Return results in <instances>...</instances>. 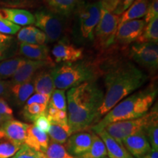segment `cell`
<instances>
[{"label":"cell","mask_w":158,"mask_h":158,"mask_svg":"<svg viewBox=\"0 0 158 158\" xmlns=\"http://www.w3.org/2000/svg\"><path fill=\"white\" fill-rule=\"evenodd\" d=\"M104 93L95 83L87 81L69 89L68 122L71 133L82 132L97 122Z\"/></svg>","instance_id":"obj_1"},{"label":"cell","mask_w":158,"mask_h":158,"mask_svg":"<svg viewBox=\"0 0 158 158\" xmlns=\"http://www.w3.org/2000/svg\"><path fill=\"white\" fill-rule=\"evenodd\" d=\"M147 80V76L131 62H119L112 66L105 75L106 93L97 122L124 98L141 87Z\"/></svg>","instance_id":"obj_2"},{"label":"cell","mask_w":158,"mask_h":158,"mask_svg":"<svg viewBox=\"0 0 158 158\" xmlns=\"http://www.w3.org/2000/svg\"><path fill=\"white\" fill-rule=\"evenodd\" d=\"M157 88L150 86L135 92L116 104L104 117L96 123L92 130L98 133L103 130L106 125L113 122L137 118L149 111L157 96Z\"/></svg>","instance_id":"obj_3"},{"label":"cell","mask_w":158,"mask_h":158,"mask_svg":"<svg viewBox=\"0 0 158 158\" xmlns=\"http://www.w3.org/2000/svg\"><path fill=\"white\" fill-rule=\"evenodd\" d=\"M51 71L55 87L62 90L70 89L83 83L91 81L96 77L93 67L84 62L65 63Z\"/></svg>","instance_id":"obj_4"},{"label":"cell","mask_w":158,"mask_h":158,"mask_svg":"<svg viewBox=\"0 0 158 158\" xmlns=\"http://www.w3.org/2000/svg\"><path fill=\"white\" fill-rule=\"evenodd\" d=\"M157 106L156 105L149 112L141 117L110 123L105 127L104 130L116 141L122 143L124 138L138 132L144 131L149 124L157 120Z\"/></svg>","instance_id":"obj_5"},{"label":"cell","mask_w":158,"mask_h":158,"mask_svg":"<svg viewBox=\"0 0 158 158\" xmlns=\"http://www.w3.org/2000/svg\"><path fill=\"white\" fill-rule=\"evenodd\" d=\"M119 21L120 15L101 9L100 21L93 32L99 48H106L114 43Z\"/></svg>","instance_id":"obj_6"},{"label":"cell","mask_w":158,"mask_h":158,"mask_svg":"<svg viewBox=\"0 0 158 158\" xmlns=\"http://www.w3.org/2000/svg\"><path fill=\"white\" fill-rule=\"evenodd\" d=\"M35 24L45 35L47 42H56L62 37L64 23L59 15L48 10H41L35 13Z\"/></svg>","instance_id":"obj_7"},{"label":"cell","mask_w":158,"mask_h":158,"mask_svg":"<svg viewBox=\"0 0 158 158\" xmlns=\"http://www.w3.org/2000/svg\"><path fill=\"white\" fill-rule=\"evenodd\" d=\"M130 53L131 58L142 67L150 70L157 68V43L135 42L130 48Z\"/></svg>","instance_id":"obj_8"},{"label":"cell","mask_w":158,"mask_h":158,"mask_svg":"<svg viewBox=\"0 0 158 158\" xmlns=\"http://www.w3.org/2000/svg\"><path fill=\"white\" fill-rule=\"evenodd\" d=\"M102 6L100 2L87 4L78 10L80 30L83 37L93 39V32L100 21Z\"/></svg>","instance_id":"obj_9"},{"label":"cell","mask_w":158,"mask_h":158,"mask_svg":"<svg viewBox=\"0 0 158 158\" xmlns=\"http://www.w3.org/2000/svg\"><path fill=\"white\" fill-rule=\"evenodd\" d=\"M147 23L144 20L127 21L118 24L115 40L118 43L127 45L135 42L143 33Z\"/></svg>","instance_id":"obj_10"},{"label":"cell","mask_w":158,"mask_h":158,"mask_svg":"<svg viewBox=\"0 0 158 158\" xmlns=\"http://www.w3.org/2000/svg\"><path fill=\"white\" fill-rule=\"evenodd\" d=\"M122 143L134 158H141L152 149L143 131L127 136Z\"/></svg>","instance_id":"obj_11"},{"label":"cell","mask_w":158,"mask_h":158,"mask_svg":"<svg viewBox=\"0 0 158 158\" xmlns=\"http://www.w3.org/2000/svg\"><path fill=\"white\" fill-rule=\"evenodd\" d=\"M51 60H29L27 62L18 70L11 77L10 81L11 84H21L31 80L36 73L41 68L51 64Z\"/></svg>","instance_id":"obj_12"},{"label":"cell","mask_w":158,"mask_h":158,"mask_svg":"<svg viewBox=\"0 0 158 158\" xmlns=\"http://www.w3.org/2000/svg\"><path fill=\"white\" fill-rule=\"evenodd\" d=\"M29 125V124L12 118L0 126V127L5 134V139L16 145L22 146L24 144Z\"/></svg>","instance_id":"obj_13"},{"label":"cell","mask_w":158,"mask_h":158,"mask_svg":"<svg viewBox=\"0 0 158 158\" xmlns=\"http://www.w3.org/2000/svg\"><path fill=\"white\" fill-rule=\"evenodd\" d=\"M92 142V133L78 132L72 134L66 141V148L68 153L75 157L83 155L90 147Z\"/></svg>","instance_id":"obj_14"},{"label":"cell","mask_w":158,"mask_h":158,"mask_svg":"<svg viewBox=\"0 0 158 158\" xmlns=\"http://www.w3.org/2000/svg\"><path fill=\"white\" fill-rule=\"evenodd\" d=\"M52 54L56 62L72 63L82 58L83 50L68 43L60 42L54 45Z\"/></svg>","instance_id":"obj_15"},{"label":"cell","mask_w":158,"mask_h":158,"mask_svg":"<svg viewBox=\"0 0 158 158\" xmlns=\"http://www.w3.org/2000/svg\"><path fill=\"white\" fill-rule=\"evenodd\" d=\"M106 146L108 158H134L123 144L116 141L104 129L96 133Z\"/></svg>","instance_id":"obj_16"},{"label":"cell","mask_w":158,"mask_h":158,"mask_svg":"<svg viewBox=\"0 0 158 158\" xmlns=\"http://www.w3.org/2000/svg\"><path fill=\"white\" fill-rule=\"evenodd\" d=\"M49 143L48 136L40 131L34 124H29L27 131L24 144L31 149L44 154Z\"/></svg>","instance_id":"obj_17"},{"label":"cell","mask_w":158,"mask_h":158,"mask_svg":"<svg viewBox=\"0 0 158 158\" xmlns=\"http://www.w3.org/2000/svg\"><path fill=\"white\" fill-rule=\"evenodd\" d=\"M0 19L7 20L18 26L31 25L35 22L34 15L21 9L0 8Z\"/></svg>","instance_id":"obj_18"},{"label":"cell","mask_w":158,"mask_h":158,"mask_svg":"<svg viewBox=\"0 0 158 158\" xmlns=\"http://www.w3.org/2000/svg\"><path fill=\"white\" fill-rule=\"evenodd\" d=\"M34 89L36 93L51 97L55 89L54 80L51 70H42L33 78Z\"/></svg>","instance_id":"obj_19"},{"label":"cell","mask_w":158,"mask_h":158,"mask_svg":"<svg viewBox=\"0 0 158 158\" xmlns=\"http://www.w3.org/2000/svg\"><path fill=\"white\" fill-rule=\"evenodd\" d=\"M35 92L33 78L27 82L11 84L10 96L18 106H22Z\"/></svg>","instance_id":"obj_20"},{"label":"cell","mask_w":158,"mask_h":158,"mask_svg":"<svg viewBox=\"0 0 158 158\" xmlns=\"http://www.w3.org/2000/svg\"><path fill=\"white\" fill-rule=\"evenodd\" d=\"M19 51L23 56L31 60H51L49 49L45 45H35L21 43Z\"/></svg>","instance_id":"obj_21"},{"label":"cell","mask_w":158,"mask_h":158,"mask_svg":"<svg viewBox=\"0 0 158 158\" xmlns=\"http://www.w3.org/2000/svg\"><path fill=\"white\" fill-rule=\"evenodd\" d=\"M17 37L21 43L29 44L45 45L47 42L46 36L44 33L38 28L31 26L20 29Z\"/></svg>","instance_id":"obj_22"},{"label":"cell","mask_w":158,"mask_h":158,"mask_svg":"<svg viewBox=\"0 0 158 158\" xmlns=\"http://www.w3.org/2000/svg\"><path fill=\"white\" fill-rule=\"evenodd\" d=\"M148 5H149V0H135L133 3L120 15L121 16H120L119 24L125 21L136 20L145 16Z\"/></svg>","instance_id":"obj_23"},{"label":"cell","mask_w":158,"mask_h":158,"mask_svg":"<svg viewBox=\"0 0 158 158\" xmlns=\"http://www.w3.org/2000/svg\"><path fill=\"white\" fill-rule=\"evenodd\" d=\"M48 10L59 16H69L73 12L77 0H45Z\"/></svg>","instance_id":"obj_24"},{"label":"cell","mask_w":158,"mask_h":158,"mask_svg":"<svg viewBox=\"0 0 158 158\" xmlns=\"http://www.w3.org/2000/svg\"><path fill=\"white\" fill-rule=\"evenodd\" d=\"M107 156V150L101 138L96 133H92V142L86 152L76 158H105Z\"/></svg>","instance_id":"obj_25"},{"label":"cell","mask_w":158,"mask_h":158,"mask_svg":"<svg viewBox=\"0 0 158 158\" xmlns=\"http://www.w3.org/2000/svg\"><path fill=\"white\" fill-rule=\"evenodd\" d=\"M27 60L23 58H15L0 62V80L13 76Z\"/></svg>","instance_id":"obj_26"},{"label":"cell","mask_w":158,"mask_h":158,"mask_svg":"<svg viewBox=\"0 0 158 158\" xmlns=\"http://www.w3.org/2000/svg\"><path fill=\"white\" fill-rule=\"evenodd\" d=\"M48 134L51 141L61 144L66 143L68 138L72 135L68 124L61 125L57 124H51Z\"/></svg>","instance_id":"obj_27"},{"label":"cell","mask_w":158,"mask_h":158,"mask_svg":"<svg viewBox=\"0 0 158 158\" xmlns=\"http://www.w3.org/2000/svg\"><path fill=\"white\" fill-rule=\"evenodd\" d=\"M158 41V17L154 18L147 23L142 35L135 42L155 43Z\"/></svg>","instance_id":"obj_28"},{"label":"cell","mask_w":158,"mask_h":158,"mask_svg":"<svg viewBox=\"0 0 158 158\" xmlns=\"http://www.w3.org/2000/svg\"><path fill=\"white\" fill-rule=\"evenodd\" d=\"M45 158H76L68 153L62 144L49 141L48 148L44 153Z\"/></svg>","instance_id":"obj_29"},{"label":"cell","mask_w":158,"mask_h":158,"mask_svg":"<svg viewBox=\"0 0 158 158\" xmlns=\"http://www.w3.org/2000/svg\"><path fill=\"white\" fill-rule=\"evenodd\" d=\"M46 107V105L43 104L34 103L25 105L22 114L25 119H27V121L34 122L37 117L45 113Z\"/></svg>","instance_id":"obj_30"},{"label":"cell","mask_w":158,"mask_h":158,"mask_svg":"<svg viewBox=\"0 0 158 158\" xmlns=\"http://www.w3.org/2000/svg\"><path fill=\"white\" fill-rule=\"evenodd\" d=\"M48 105L57 110L67 111V100L65 91L62 89H54L50 97Z\"/></svg>","instance_id":"obj_31"},{"label":"cell","mask_w":158,"mask_h":158,"mask_svg":"<svg viewBox=\"0 0 158 158\" xmlns=\"http://www.w3.org/2000/svg\"><path fill=\"white\" fill-rule=\"evenodd\" d=\"M144 134L154 150L158 149V120L152 122L144 130Z\"/></svg>","instance_id":"obj_32"},{"label":"cell","mask_w":158,"mask_h":158,"mask_svg":"<svg viewBox=\"0 0 158 158\" xmlns=\"http://www.w3.org/2000/svg\"><path fill=\"white\" fill-rule=\"evenodd\" d=\"M11 158H45L44 154L23 144L15 155Z\"/></svg>","instance_id":"obj_33"},{"label":"cell","mask_w":158,"mask_h":158,"mask_svg":"<svg viewBox=\"0 0 158 158\" xmlns=\"http://www.w3.org/2000/svg\"><path fill=\"white\" fill-rule=\"evenodd\" d=\"M21 146L5 141L0 143V158H11L19 151Z\"/></svg>","instance_id":"obj_34"},{"label":"cell","mask_w":158,"mask_h":158,"mask_svg":"<svg viewBox=\"0 0 158 158\" xmlns=\"http://www.w3.org/2000/svg\"><path fill=\"white\" fill-rule=\"evenodd\" d=\"M21 29L20 26L7 20L0 19V33L3 35H15Z\"/></svg>","instance_id":"obj_35"},{"label":"cell","mask_w":158,"mask_h":158,"mask_svg":"<svg viewBox=\"0 0 158 158\" xmlns=\"http://www.w3.org/2000/svg\"><path fill=\"white\" fill-rule=\"evenodd\" d=\"M155 17H158V0H152L148 5L144 21L147 23Z\"/></svg>","instance_id":"obj_36"},{"label":"cell","mask_w":158,"mask_h":158,"mask_svg":"<svg viewBox=\"0 0 158 158\" xmlns=\"http://www.w3.org/2000/svg\"><path fill=\"white\" fill-rule=\"evenodd\" d=\"M34 125L37 128H38L40 131L46 133L48 132L51 123L48 117L45 115V114H43L35 119V121L34 122Z\"/></svg>","instance_id":"obj_37"},{"label":"cell","mask_w":158,"mask_h":158,"mask_svg":"<svg viewBox=\"0 0 158 158\" xmlns=\"http://www.w3.org/2000/svg\"><path fill=\"white\" fill-rule=\"evenodd\" d=\"M49 99L50 97L48 95H45L43 94L36 93L35 94H32L30 98H29L27 101L26 102V105H30V104H43V105H48Z\"/></svg>","instance_id":"obj_38"},{"label":"cell","mask_w":158,"mask_h":158,"mask_svg":"<svg viewBox=\"0 0 158 158\" xmlns=\"http://www.w3.org/2000/svg\"><path fill=\"white\" fill-rule=\"evenodd\" d=\"M100 2L102 9L114 13L122 4V0H100Z\"/></svg>","instance_id":"obj_39"},{"label":"cell","mask_w":158,"mask_h":158,"mask_svg":"<svg viewBox=\"0 0 158 158\" xmlns=\"http://www.w3.org/2000/svg\"><path fill=\"white\" fill-rule=\"evenodd\" d=\"M10 81L0 80V98H8L10 97Z\"/></svg>","instance_id":"obj_40"},{"label":"cell","mask_w":158,"mask_h":158,"mask_svg":"<svg viewBox=\"0 0 158 158\" xmlns=\"http://www.w3.org/2000/svg\"><path fill=\"white\" fill-rule=\"evenodd\" d=\"M11 37L0 33V55H3L7 47L9 46L11 40Z\"/></svg>","instance_id":"obj_41"},{"label":"cell","mask_w":158,"mask_h":158,"mask_svg":"<svg viewBox=\"0 0 158 158\" xmlns=\"http://www.w3.org/2000/svg\"><path fill=\"white\" fill-rule=\"evenodd\" d=\"M0 114L3 115L13 116V109L10 107L7 102L2 98H0Z\"/></svg>","instance_id":"obj_42"},{"label":"cell","mask_w":158,"mask_h":158,"mask_svg":"<svg viewBox=\"0 0 158 158\" xmlns=\"http://www.w3.org/2000/svg\"><path fill=\"white\" fill-rule=\"evenodd\" d=\"M134 1H135V0H122V4L119 5V7L114 11V14L120 15L133 3Z\"/></svg>","instance_id":"obj_43"},{"label":"cell","mask_w":158,"mask_h":158,"mask_svg":"<svg viewBox=\"0 0 158 158\" xmlns=\"http://www.w3.org/2000/svg\"><path fill=\"white\" fill-rule=\"evenodd\" d=\"M141 158H158L157 150H154L151 149V150H150L147 155L143 156Z\"/></svg>","instance_id":"obj_44"},{"label":"cell","mask_w":158,"mask_h":158,"mask_svg":"<svg viewBox=\"0 0 158 158\" xmlns=\"http://www.w3.org/2000/svg\"><path fill=\"white\" fill-rule=\"evenodd\" d=\"M13 118V116H7V115H3V114H0V126H2V124L5 123L6 122L9 121V120Z\"/></svg>","instance_id":"obj_45"},{"label":"cell","mask_w":158,"mask_h":158,"mask_svg":"<svg viewBox=\"0 0 158 158\" xmlns=\"http://www.w3.org/2000/svg\"><path fill=\"white\" fill-rule=\"evenodd\" d=\"M3 139H5V134H4L2 130L1 129V127H0V141H1L2 140H3Z\"/></svg>","instance_id":"obj_46"},{"label":"cell","mask_w":158,"mask_h":158,"mask_svg":"<svg viewBox=\"0 0 158 158\" xmlns=\"http://www.w3.org/2000/svg\"><path fill=\"white\" fill-rule=\"evenodd\" d=\"M105 158H108V157H105Z\"/></svg>","instance_id":"obj_47"}]
</instances>
